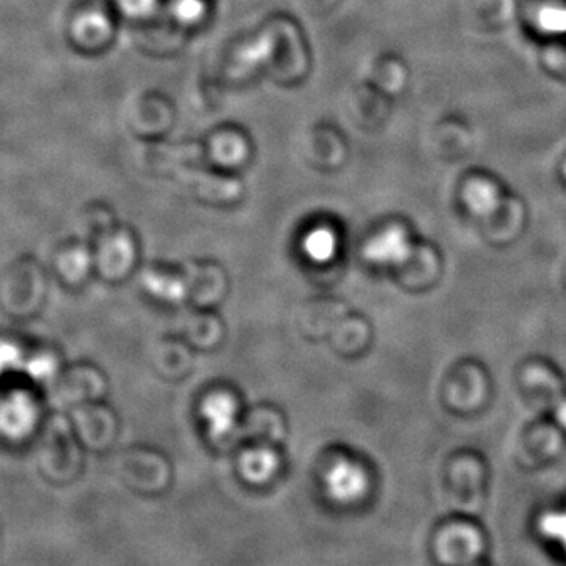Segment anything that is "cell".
<instances>
[{
    "label": "cell",
    "mask_w": 566,
    "mask_h": 566,
    "mask_svg": "<svg viewBox=\"0 0 566 566\" xmlns=\"http://www.w3.org/2000/svg\"><path fill=\"white\" fill-rule=\"evenodd\" d=\"M439 541V552L447 562H467L480 551V537L469 527L447 530Z\"/></svg>",
    "instance_id": "cell-5"
},
{
    "label": "cell",
    "mask_w": 566,
    "mask_h": 566,
    "mask_svg": "<svg viewBox=\"0 0 566 566\" xmlns=\"http://www.w3.org/2000/svg\"><path fill=\"white\" fill-rule=\"evenodd\" d=\"M337 249L334 233L328 228H317L304 239V250L313 261L324 263L331 260Z\"/></svg>",
    "instance_id": "cell-7"
},
{
    "label": "cell",
    "mask_w": 566,
    "mask_h": 566,
    "mask_svg": "<svg viewBox=\"0 0 566 566\" xmlns=\"http://www.w3.org/2000/svg\"><path fill=\"white\" fill-rule=\"evenodd\" d=\"M557 419L562 423V427L566 430V403L560 406L559 412H557Z\"/></svg>",
    "instance_id": "cell-13"
},
{
    "label": "cell",
    "mask_w": 566,
    "mask_h": 566,
    "mask_svg": "<svg viewBox=\"0 0 566 566\" xmlns=\"http://www.w3.org/2000/svg\"><path fill=\"white\" fill-rule=\"evenodd\" d=\"M540 24L549 32H566V10L546 8L541 12Z\"/></svg>",
    "instance_id": "cell-11"
},
{
    "label": "cell",
    "mask_w": 566,
    "mask_h": 566,
    "mask_svg": "<svg viewBox=\"0 0 566 566\" xmlns=\"http://www.w3.org/2000/svg\"><path fill=\"white\" fill-rule=\"evenodd\" d=\"M367 475L364 469L350 461H339L324 477L329 497L340 504H351L361 499L367 491Z\"/></svg>",
    "instance_id": "cell-2"
},
{
    "label": "cell",
    "mask_w": 566,
    "mask_h": 566,
    "mask_svg": "<svg viewBox=\"0 0 566 566\" xmlns=\"http://www.w3.org/2000/svg\"><path fill=\"white\" fill-rule=\"evenodd\" d=\"M26 368L32 378L37 379V381H46V379H51L54 373H56L57 362L49 354H40V356L32 357L27 362Z\"/></svg>",
    "instance_id": "cell-9"
},
{
    "label": "cell",
    "mask_w": 566,
    "mask_h": 566,
    "mask_svg": "<svg viewBox=\"0 0 566 566\" xmlns=\"http://www.w3.org/2000/svg\"><path fill=\"white\" fill-rule=\"evenodd\" d=\"M19 364H21V353H19L18 348L4 343V346H2V365H4V368L18 367Z\"/></svg>",
    "instance_id": "cell-12"
},
{
    "label": "cell",
    "mask_w": 566,
    "mask_h": 566,
    "mask_svg": "<svg viewBox=\"0 0 566 566\" xmlns=\"http://www.w3.org/2000/svg\"><path fill=\"white\" fill-rule=\"evenodd\" d=\"M279 466V458L269 449H252L239 461L241 474L252 483H263L272 477Z\"/></svg>",
    "instance_id": "cell-6"
},
{
    "label": "cell",
    "mask_w": 566,
    "mask_h": 566,
    "mask_svg": "<svg viewBox=\"0 0 566 566\" xmlns=\"http://www.w3.org/2000/svg\"><path fill=\"white\" fill-rule=\"evenodd\" d=\"M364 255L375 265H401L411 255L408 236L401 228H389L367 244Z\"/></svg>",
    "instance_id": "cell-3"
},
{
    "label": "cell",
    "mask_w": 566,
    "mask_h": 566,
    "mask_svg": "<svg viewBox=\"0 0 566 566\" xmlns=\"http://www.w3.org/2000/svg\"><path fill=\"white\" fill-rule=\"evenodd\" d=\"M37 420L38 408L34 398L21 390L8 394L0 412V425L5 436L12 439L24 438L34 430Z\"/></svg>",
    "instance_id": "cell-1"
},
{
    "label": "cell",
    "mask_w": 566,
    "mask_h": 566,
    "mask_svg": "<svg viewBox=\"0 0 566 566\" xmlns=\"http://www.w3.org/2000/svg\"><path fill=\"white\" fill-rule=\"evenodd\" d=\"M540 527L541 532H543L546 537L559 540V543L562 544L566 551V515H560V513L546 515L541 519Z\"/></svg>",
    "instance_id": "cell-10"
},
{
    "label": "cell",
    "mask_w": 566,
    "mask_h": 566,
    "mask_svg": "<svg viewBox=\"0 0 566 566\" xmlns=\"http://www.w3.org/2000/svg\"><path fill=\"white\" fill-rule=\"evenodd\" d=\"M466 202L474 213L489 214L497 206L496 191L488 184H472L471 188L467 189Z\"/></svg>",
    "instance_id": "cell-8"
},
{
    "label": "cell",
    "mask_w": 566,
    "mask_h": 566,
    "mask_svg": "<svg viewBox=\"0 0 566 566\" xmlns=\"http://www.w3.org/2000/svg\"><path fill=\"white\" fill-rule=\"evenodd\" d=\"M203 419L214 438H224L235 428L238 405L235 398L224 392L208 395L202 405Z\"/></svg>",
    "instance_id": "cell-4"
}]
</instances>
